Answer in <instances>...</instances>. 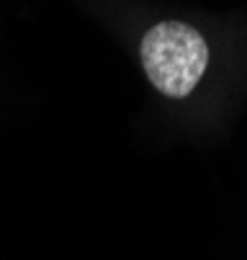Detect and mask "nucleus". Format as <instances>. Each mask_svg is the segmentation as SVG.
I'll use <instances>...</instances> for the list:
<instances>
[{
  "label": "nucleus",
  "mask_w": 247,
  "mask_h": 260,
  "mask_svg": "<svg viewBox=\"0 0 247 260\" xmlns=\"http://www.w3.org/2000/svg\"><path fill=\"white\" fill-rule=\"evenodd\" d=\"M142 64L152 85L167 98H186L208 64L203 36L181 21H162L142 39Z\"/></svg>",
  "instance_id": "f257e3e1"
}]
</instances>
